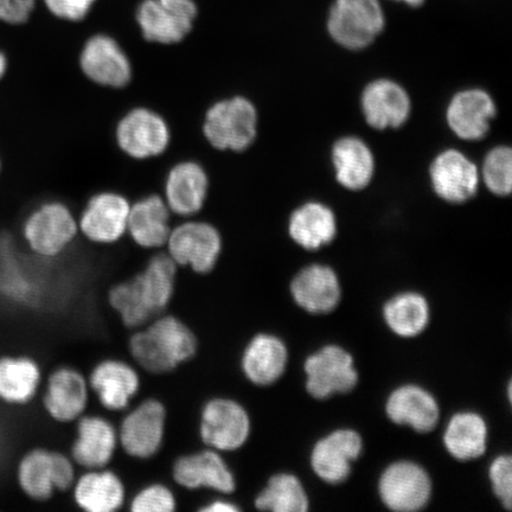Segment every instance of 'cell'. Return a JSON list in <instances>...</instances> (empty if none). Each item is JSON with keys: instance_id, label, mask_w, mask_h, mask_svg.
I'll return each instance as SVG.
<instances>
[{"instance_id": "obj_1", "label": "cell", "mask_w": 512, "mask_h": 512, "mask_svg": "<svg viewBox=\"0 0 512 512\" xmlns=\"http://www.w3.org/2000/svg\"><path fill=\"white\" fill-rule=\"evenodd\" d=\"M178 274L176 262L164 248L158 249L130 278L112 286L108 302L127 328H142L171 303Z\"/></svg>"}, {"instance_id": "obj_2", "label": "cell", "mask_w": 512, "mask_h": 512, "mask_svg": "<svg viewBox=\"0 0 512 512\" xmlns=\"http://www.w3.org/2000/svg\"><path fill=\"white\" fill-rule=\"evenodd\" d=\"M197 338L174 316H160L139 328L130 339L133 360L147 373L166 374L196 355Z\"/></svg>"}, {"instance_id": "obj_3", "label": "cell", "mask_w": 512, "mask_h": 512, "mask_svg": "<svg viewBox=\"0 0 512 512\" xmlns=\"http://www.w3.org/2000/svg\"><path fill=\"white\" fill-rule=\"evenodd\" d=\"M19 233L32 254L51 260L73 245L79 236V224L66 203L48 200L25 215Z\"/></svg>"}, {"instance_id": "obj_4", "label": "cell", "mask_w": 512, "mask_h": 512, "mask_svg": "<svg viewBox=\"0 0 512 512\" xmlns=\"http://www.w3.org/2000/svg\"><path fill=\"white\" fill-rule=\"evenodd\" d=\"M258 108L251 99L234 95L214 102L204 115L202 132L219 151L243 152L258 137Z\"/></svg>"}, {"instance_id": "obj_5", "label": "cell", "mask_w": 512, "mask_h": 512, "mask_svg": "<svg viewBox=\"0 0 512 512\" xmlns=\"http://www.w3.org/2000/svg\"><path fill=\"white\" fill-rule=\"evenodd\" d=\"M222 247V236L214 224L190 217L174 224L164 249L179 268L206 277L215 270Z\"/></svg>"}, {"instance_id": "obj_6", "label": "cell", "mask_w": 512, "mask_h": 512, "mask_svg": "<svg viewBox=\"0 0 512 512\" xmlns=\"http://www.w3.org/2000/svg\"><path fill=\"white\" fill-rule=\"evenodd\" d=\"M17 482L23 494L34 501H48L56 491H67L75 483L72 459L63 453L34 448L17 465Z\"/></svg>"}, {"instance_id": "obj_7", "label": "cell", "mask_w": 512, "mask_h": 512, "mask_svg": "<svg viewBox=\"0 0 512 512\" xmlns=\"http://www.w3.org/2000/svg\"><path fill=\"white\" fill-rule=\"evenodd\" d=\"M383 29L379 0H336L332 5L328 30L339 46L351 50L367 48Z\"/></svg>"}, {"instance_id": "obj_8", "label": "cell", "mask_w": 512, "mask_h": 512, "mask_svg": "<svg viewBox=\"0 0 512 512\" xmlns=\"http://www.w3.org/2000/svg\"><path fill=\"white\" fill-rule=\"evenodd\" d=\"M171 134L168 123L151 108L137 106L126 112L115 126V142L126 156L144 160L168 149Z\"/></svg>"}, {"instance_id": "obj_9", "label": "cell", "mask_w": 512, "mask_h": 512, "mask_svg": "<svg viewBox=\"0 0 512 512\" xmlns=\"http://www.w3.org/2000/svg\"><path fill=\"white\" fill-rule=\"evenodd\" d=\"M80 69L95 85L123 88L132 79L130 57L111 35L98 32L89 36L80 51Z\"/></svg>"}, {"instance_id": "obj_10", "label": "cell", "mask_w": 512, "mask_h": 512, "mask_svg": "<svg viewBox=\"0 0 512 512\" xmlns=\"http://www.w3.org/2000/svg\"><path fill=\"white\" fill-rule=\"evenodd\" d=\"M200 434L203 444L217 452L239 450L251 434V419L239 402L215 398L201 412Z\"/></svg>"}, {"instance_id": "obj_11", "label": "cell", "mask_w": 512, "mask_h": 512, "mask_svg": "<svg viewBox=\"0 0 512 512\" xmlns=\"http://www.w3.org/2000/svg\"><path fill=\"white\" fill-rule=\"evenodd\" d=\"M131 202L114 191L96 192L78 217L79 234L96 245H113L127 234Z\"/></svg>"}, {"instance_id": "obj_12", "label": "cell", "mask_w": 512, "mask_h": 512, "mask_svg": "<svg viewBox=\"0 0 512 512\" xmlns=\"http://www.w3.org/2000/svg\"><path fill=\"white\" fill-rule=\"evenodd\" d=\"M166 408L158 400H146L125 416L118 432L119 444L128 456L150 459L163 445Z\"/></svg>"}, {"instance_id": "obj_13", "label": "cell", "mask_w": 512, "mask_h": 512, "mask_svg": "<svg viewBox=\"0 0 512 512\" xmlns=\"http://www.w3.org/2000/svg\"><path fill=\"white\" fill-rule=\"evenodd\" d=\"M305 373L307 392L319 400L349 393L358 382L354 360L349 352L337 345H328L307 358Z\"/></svg>"}, {"instance_id": "obj_14", "label": "cell", "mask_w": 512, "mask_h": 512, "mask_svg": "<svg viewBox=\"0 0 512 512\" xmlns=\"http://www.w3.org/2000/svg\"><path fill=\"white\" fill-rule=\"evenodd\" d=\"M208 190L207 171L196 160H181L172 165L165 177L163 197L174 215V224L200 213Z\"/></svg>"}, {"instance_id": "obj_15", "label": "cell", "mask_w": 512, "mask_h": 512, "mask_svg": "<svg viewBox=\"0 0 512 512\" xmlns=\"http://www.w3.org/2000/svg\"><path fill=\"white\" fill-rule=\"evenodd\" d=\"M432 495L427 472L411 462L390 465L380 479V496L389 509L399 512L418 511Z\"/></svg>"}, {"instance_id": "obj_16", "label": "cell", "mask_w": 512, "mask_h": 512, "mask_svg": "<svg viewBox=\"0 0 512 512\" xmlns=\"http://www.w3.org/2000/svg\"><path fill=\"white\" fill-rule=\"evenodd\" d=\"M172 477L188 490L209 489L223 495L232 494L236 480L221 452L206 450L179 457L172 467Z\"/></svg>"}, {"instance_id": "obj_17", "label": "cell", "mask_w": 512, "mask_h": 512, "mask_svg": "<svg viewBox=\"0 0 512 512\" xmlns=\"http://www.w3.org/2000/svg\"><path fill=\"white\" fill-rule=\"evenodd\" d=\"M172 227L174 215L162 195H147L131 203L126 235L138 247L147 251L165 248Z\"/></svg>"}, {"instance_id": "obj_18", "label": "cell", "mask_w": 512, "mask_h": 512, "mask_svg": "<svg viewBox=\"0 0 512 512\" xmlns=\"http://www.w3.org/2000/svg\"><path fill=\"white\" fill-rule=\"evenodd\" d=\"M89 384L80 371L63 367L49 376L43 406L51 419L62 424L78 420L86 411Z\"/></svg>"}, {"instance_id": "obj_19", "label": "cell", "mask_w": 512, "mask_h": 512, "mask_svg": "<svg viewBox=\"0 0 512 512\" xmlns=\"http://www.w3.org/2000/svg\"><path fill=\"white\" fill-rule=\"evenodd\" d=\"M362 446V438L355 431L331 433L313 448V470L326 483H342L350 475L351 464L361 456Z\"/></svg>"}, {"instance_id": "obj_20", "label": "cell", "mask_w": 512, "mask_h": 512, "mask_svg": "<svg viewBox=\"0 0 512 512\" xmlns=\"http://www.w3.org/2000/svg\"><path fill=\"white\" fill-rule=\"evenodd\" d=\"M78 420V432L72 447L73 462L86 470L105 469L117 450L118 432L100 416L86 415Z\"/></svg>"}, {"instance_id": "obj_21", "label": "cell", "mask_w": 512, "mask_h": 512, "mask_svg": "<svg viewBox=\"0 0 512 512\" xmlns=\"http://www.w3.org/2000/svg\"><path fill=\"white\" fill-rule=\"evenodd\" d=\"M433 189L443 200L462 203L476 194L479 182L477 166L456 150L445 151L431 166Z\"/></svg>"}, {"instance_id": "obj_22", "label": "cell", "mask_w": 512, "mask_h": 512, "mask_svg": "<svg viewBox=\"0 0 512 512\" xmlns=\"http://www.w3.org/2000/svg\"><path fill=\"white\" fill-rule=\"evenodd\" d=\"M102 406L108 411H124L140 388V379L130 364L118 360H106L96 366L88 380Z\"/></svg>"}, {"instance_id": "obj_23", "label": "cell", "mask_w": 512, "mask_h": 512, "mask_svg": "<svg viewBox=\"0 0 512 512\" xmlns=\"http://www.w3.org/2000/svg\"><path fill=\"white\" fill-rule=\"evenodd\" d=\"M362 110L371 127L377 130L396 128L406 123L411 113V101L398 83L377 80L364 89Z\"/></svg>"}, {"instance_id": "obj_24", "label": "cell", "mask_w": 512, "mask_h": 512, "mask_svg": "<svg viewBox=\"0 0 512 512\" xmlns=\"http://www.w3.org/2000/svg\"><path fill=\"white\" fill-rule=\"evenodd\" d=\"M496 106L488 93L470 89L454 96L447 108V123L459 138L482 139L489 131Z\"/></svg>"}, {"instance_id": "obj_25", "label": "cell", "mask_w": 512, "mask_h": 512, "mask_svg": "<svg viewBox=\"0 0 512 512\" xmlns=\"http://www.w3.org/2000/svg\"><path fill=\"white\" fill-rule=\"evenodd\" d=\"M294 300L310 313L334 311L341 300L337 275L328 266L312 265L297 274L291 285Z\"/></svg>"}, {"instance_id": "obj_26", "label": "cell", "mask_w": 512, "mask_h": 512, "mask_svg": "<svg viewBox=\"0 0 512 512\" xmlns=\"http://www.w3.org/2000/svg\"><path fill=\"white\" fill-rule=\"evenodd\" d=\"M387 414L395 424L412 427L420 433L434 430L439 421V406L433 396L418 386L396 389L389 396Z\"/></svg>"}, {"instance_id": "obj_27", "label": "cell", "mask_w": 512, "mask_h": 512, "mask_svg": "<svg viewBox=\"0 0 512 512\" xmlns=\"http://www.w3.org/2000/svg\"><path fill=\"white\" fill-rule=\"evenodd\" d=\"M241 364L249 381L256 386H270L284 374L287 349L278 337L260 334L247 345Z\"/></svg>"}, {"instance_id": "obj_28", "label": "cell", "mask_w": 512, "mask_h": 512, "mask_svg": "<svg viewBox=\"0 0 512 512\" xmlns=\"http://www.w3.org/2000/svg\"><path fill=\"white\" fill-rule=\"evenodd\" d=\"M74 499L87 512L117 511L125 502V486L112 471L88 470L75 480Z\"/></svg>"}, {"instance_id": "obj_29", "label": "cell", "mask_w": 512, "mask_h": 512, "mask_svg": "<svg viewBox=\"0 0 512 512\" xmlns=\"http://www.w3.org/2000/svg\"><path fill=\"white\" fill-rule=\"evenodd\" d=\"M41 380L40 366L31 357H0V401L6 405H28L34 400Z\"/></svg>"}, {"instance_id": "obj_30", "label": "cell", "mask_w": 512, "mask_h": 512, "mask_svg": "<svg viewBox=\"0 0 512 512\" xmlns=\"http://www.w3.org/2000/svg\"><path fill=\"white\" fill-rule=\"evenodd\" d=\"M336 230L334 213L324 204L313 202L294 211L288 224L292 240L311 251L334 240Z\"/></svg>"}, {"instance_id": "obj_31", "label": "cell", "mask_w": 512, "mask_h": 512, "mask_svg": "<svg viewBox=\"0 0 512 512\" xmlns=\"http://www.w3.org/2000/svg\"><path fill=\"white\" fill-rule=\"evenodd\" d=\"M337 181L349 190L366 188L374 174V157L361 139L347 137L332 150Z\"/></svg>"}, {"instance_id": "obj_32", "label": "cell", "mask_w": 512, "mask_h": 512, "mask_svg": "<svg viewBox=\"0 0 512 512\" xmlns=\"http://www.w3.org/2000/svg\"><path fill=\"white\" fill-rule=\"evenodd\" d=\"M134 21L146 42L162 46L181 43L194 28L172 15L159 0H143L136 10Z\"/></svg>"}, {"instance_id": "obj_33", "label": "cell", "mask_w": 512, "mask_h": 512, "mask_svg": "<svg viewBox=\"0 0 512 512\" xmlns=\"http://www.w3.org/2000/svg\"><path fill=\"white\" fill-rule=\"evenodd\" d=\"M488 427L482 416L459 413L448 422L444 441L447 451L459 460L479 458L486 450Z\"/></svg>"}, {"instance_id": "obj_34", "label": "cell", "mask_w": 512, "mask_h": 512, "mask_svg": "<svg viewBox=\"0 0 512 512\" xmlns=\"http://www.w3.org/2000/svg\"><path fill=\"white\" fill-rule=\"evenodd\" d=\"M383 316L396 335L411 338L427 328L430 307L420 294L403 293L384 305Z\"/></svg>"}, {"instance_id": "obj_35", "label": "cell", "mask_w": 512, "mask_h": 512, "mask_svg": "<svg viewBox=\"0 0 512 512\" xmlns=\"http://www.w3.org/2000/svg\"><path fill=\"white\" fill-rule=\"evenodd\" d=\"M255 507L272 512H305L309 509V499L297 477L281 473L272 477L260 492Z\"/></svg>"}, {"instance_id": "obj_36", "label": "cell", "mask_w": 512, "mask_h": 512, "mask_svg": "<svg viewBox=\"0 0 512 512\" xmlns=\"http://www.w3.org/2000/svg\"><path fill=\"white\" fill-rule=\"evenodd\" d=\"M483 177L486 187L498 196H507L512 188V152L509 147H496L485 158Z\"/></svg>"}, {"instance_id": "obj_37", "label": "cell", "mask_w": 512, "mask_h": 512, "mask_svg": "<svg viewBox=\"0 0 512 512\" xmlns=\"http://www.w3.org/2000/svg\"><path fill=\"white\" fill-rule=\"evenodd\" d=\"M176 505V498L168 486L151 484L138 492L130 509L133 512H172Z\"/></svg>"}, {"instance_id": "obj_38", "label": "cell", "mask_w": 512, "mask_h": 512, "mask_svg": "<svg viewBox=\"0 0 512 512\" xmlns=\"http://www.w3.org/2000/svg\"><path fill=\"white\" fill-rule=\"evenodd\" d=\"M490 479L496 496L505 508L512 505V460L510 456H501L495 459L490 466Z\"/></svg>"}, {"instance_id": "obj_39", "label": "cell", "mask_w": 512, "mask_h": 512, "mask_svg": "<svg viewBox=\"0 0 512 512\" xmlns=\"http://www.w3.org/2000/svg\"><path fill=\"white\" fill-rule=\"evenodd\" d=\"M96 0H44L48 11L62 22L80 23L91 14Z\"/></svg>"}, {"instance_id": "obj_40", "label": "cell", "mask_w": 512, "mask_h": 512, "mask_svg": "<svg viewBox=\"0 0 512 512\" xmlns=\"http://www.w3.org/2000/svg\"><path fill=\"white\" fill-rule=\"evenodd\" d=\"M36 0H0V21L10 25L27 23Z\"/></svg>"}, {"instance_id": "obj_41", "label": "cell", "mask_w": 512, "mask_h": 512, "mask_svg": "<svg viewBox=\"0 0 512 512\" xmlns=\"http://www.w3.org/2000/svg\"><path fill=\"white\" fill-rule=\"evenodd\" d=\"M159 3L182 22L194 27L198 18V8L194 0H159Z\"/></svg>"}, {"instance_id": "obj_42", "label": "cell", "mask_w": 512, "mask_h": 512, "mask_svg": "<svg viewBox=\"0 0 512 512\" xmlns=\"http://www.w3.org/2000/svg\"><path fill=\"white\" fill-rule=\"evenodd\" d=\"M200 510L202 512H236L240 509L232 502L226 501V499H215V501L204 505Z\"/></svg>"}, {"instance_id": "obj_43", "label": "cell", "mask_w": 512, "mask_h": 512, "mask_svg": "<svg viewBox=\"0 0 512 512\" xmlns=\"http://www.w3.org/2000/svg\"><path fill=\"white\" fill-rule=\"evenodd\" d=\"M9 69V59L2 50H0V80L5 78V75L8 74Z\"/></svg>"}, {"instance_id": "obj_44", "label": "cell", "mask_w": 512, "mask_h": 512, "mask_svg": "<svg viewBox=\"0 0 512 512\" xmlns=\"http://www.w3.org/2000/svg\"><path fill=\"white\" fill-rule=\"evenodd\" d=\"M395 2H402L412 6V8H419V6L425 3V0H395Z\"/></svg>"}, {"instance_id": "obj_45", "label": "cell", "mask_w": 512, "mask_h": 512, "mask_svg": "<svg viewBox=\"0 0 512 512\" xmlns=\"http://www.w3.org/2000/svg\"><path fill=\"white\" fill-rule=\"evenodd\" d=\"M3 162L2 159H0V171H2Z\"/></svg>"}]
</instances>
